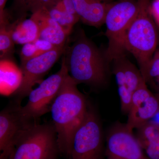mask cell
<instances>
[{"instance_id":"1","label":"cell","mask_w":159,"mask_h":159,"mask_svg":"<svg viewBox=\"0 0 159 159\" xmlns=\"http://www.w3.org/2000/svg\"><path fill=\"white\" fill-rule=\"evenodd\" d=\"M77 85L69 74L50 111L57 134L60 153L68 158L74 134L83 121L89 107L85 97L78 89Z\"/></svg>"},{"instance_id":"2","label":"cell","mask_w":159,"mask_h":159,"mask_svg":"<svg viewBox=\"0 0 159 159\" xmlns=\"http://www.w3.org/2000/svg\"><path fill=\"white\" fill-rule=\"evenodd\" d=\"M63 54L70 75L77 84L101 87L107 84L111 63L104 52L89 39L83 31L78 34L72 45L66 46Z\"/></svg>"},{"instance_id":"3","label":"cell","mask_w":159,"mask_h":159,"mask_svg":"<svg viewBox=\"0 0 159 159\" xmlns=\"http://www.w3.org/2000/svg\"><path fill=\"white\" fill-rule=\"evenodd\" d=\"M139 10L125 35V49L135 58L142 75L156 51L158 33L150 11L151 0H137Z\"/></svg>"},{"instance_id":"4","label":"cell","mask_w":159,"mask_h":159,"mask_svg":"<svg viewBox=\"0 0 159 159\" xmlns=\"http://www.w3.org/2000/svg\"><path fill=\"white\" fill-rule=\"evenodd\" d=\"M59 153L53 122H31L18 134L9 159H56Z\"/></svg>"},{"instance_id":"5","label":"cell","mask_w":159,"mask_h":159,"mask_svg":"<svg viewBox=\"0 0 159 159\" xmlns=\"http://www.w3.org/2000/svg\"><path fill=\"white\" fill-rule=\"evenodd\" d=\"M139 10L137 0H117L110 6L104 24L108 46L104 52L110 63L125 54V39L127 31Z\"/></svg>"},{"instance_id":"6","label":"cell","mask_w":159,"mask_h":159,"mask_svg":"<svg viewBox=\"0 0 159 159\" xmlns=\"http://www.w3.org/2000/svg\"><path fill=\"white\" fill-rule=\"evenodd\" d=\"M69 75L68 69L63 57L59 70L43 80L37 88L32 89L28 96V102L22 106V116L26 121L36 122L44 115L50 112L52 104Z\"/></svg>"},{"instance_id":"7","label":"cell","mask_w":159,"mask_h":159,"mask_svg":"<svg viewBox=\"0 0 159 159\" xmlns=\"http://www.w3.org/2000/svg\"><path fill=\"white\" fill-rule=\"evenodd\" d=\"M103 153V133L97 115L89 106L85 116L76 131L69 159H100Z\"/></svg>"},{"instance_id":"8","label":"cell","mask_w":159,"mask_h":159,"mask_svg":"<svg viewBox=\"0 0 159 159\" xmlns=\"http://www.w3.org/2000/svg\"><path fill=\"white\" fill-rule=\"evenodd\" d=\"M133 131L119 122L110 128L104 152L106 159H149Z\"/></svg>"},{"instance_id":"9","label":"cell","mask_w":159,"mask_h":159,"mask_svg":"<svg viewBox=\"0 0 159 159\" xmlns=\"http://www.w3.org/2000/svg\"><path fill=\"white\" fill-rule=\"evenodd\" d=\"M111 72L115 75L123 113H128L133 94L145 83L142 73L126 57L125 54L115 58L111 63Z\"/></svg>"},{"instance_id":"10","label":"cell","mask_w":159,"mask_h":159,"mask_svg":"<svg viewBox=\"0 0 159 159\" xmlns=\"http://www.w3.org/2000/svg\"><path fill=\"white\" fill-rule=\"evenodd\" d=\"M66 46L51 51L21 63L23 74L21 84L14 93L16 99L21 101L29 96L36 84L40 83L50 69L64 53Z\"/></svg>"},{"instance_id":"11","label":"cell","mask_w":159,"mask_h":159,"mask_svg":"<svg viewBox=\"0 0 159 159\" xmlns=\"http://www.w3.org/2000/svg\"><path fill=\"white\" fill-rule=\"evenodd\" d=\"M21 101L16 99L0 113V159H9L18 134L28 123L22 116Z\"/></svg>"},{"instance_id":"12","label":"cell","mask_w":159,"mask_h":159,"mask_svg":"<svg viewBox=\"0 0 159 159\" xmlns=\"http://www.w3.org/2000/svg\"><path fill=\"white\" fill-rule=\"evenodd\" d=\"M159 112V99L148 88L146 83L132 97L126 125L133 130L150 121Z\"/></svg>"},{"instance_id":"13","label":"cell","mask_w":159,"mask_h":159,"mask_svg":"<svg viewBox=\"0 0 159 159\" xmlns=\"http://www.w3.org/2000/svg\"><path fill=\"white\" fill-rule=\"evenodd\" d=\"M39 29V38L47 41L57 48L66 46L68 38L64 29L49 15L45 8L31 14Z\"/></svg>"},{"instance_id":"14","label":"cell","mask_w":159,"mask_h":159,"mask_svg":"<svg viewBox=\"0 0 159 159\" xmlns=\"http://www.w3.org/2000/svg\"><path fill=\"white\" fill-rule=\"evenodd\" d=\"M80 19L84 24L99 28L104 25L111 4L104 0H73Z\"/></svg>"},{"instance_id":"15","label":"cell","mask_w":159,"mask_h":159,"mask_svg":"<svg viewBox=\"0 0 159 159\" xmlns=\"http://www.w3.org/2000/svg\"><path fill=\"white\" fill-rule=\"evenodd\" d=\"M139 144L149 159H159V123L148 121L137 129Z\"/></svg>"},{"instance_id":"16","label":"cell","mask_w":159,"mask_h":159,"mask_svg":"<svg viewBox=\"0 0 159 159\" xmlns=\"http://www.w3.org/2000/svg\"><path fill=\"white\" fill-rule=\"evenodd\" d=\"M0 74L1 93L3 94L14 93L22 81L23 74L20 68L8 58L1 59Z\"/></svg>"},{"instance_id":"17","label":"cell","mask_w":159,"mask_h":159,"mask_svg":"<svg viewBox=\"0 0 159 159\" xmlns=\"http://www.w3.org/2000/svg\"><path fill=\"white\" fill-rule=\"evenodd\" d=\"M15 43L24 45L39 38V29L37 23L31 17L18 19L9 24Z\"/></svg>"},{"instance_id":"18","label":"cell","mask_w":159,"mask_h":159,"mask_svg":"<svg viewBox=\"0 0 159 159\" xmlns=\"http://www.w3.org/2000/svg\"><path fill=\"white\" fill-rule=\"evenodd\" d=\"M45 9L50 16L69 35L74 25L80 19L77 16L68 12L61 0H55Z\"/></svg>"},{"instance_id":"19","label":"cell","mask_w":159,"mask_h":159,"mask_svg":"<svg viewBox=\"0 0 159 159\" xmlns=\"http://www.w3.org/2000/svg\"><path fill=\"white\" fill-rule=\"evenodd\" d=\"M54 0H13L12 11L17 16V19L26 17L28 12L31 14L40 9L47 8Z\"/></svg>"},{"instance_id":"20","label":"cell","mask_w":159,"mask_h":159,"mask_svg":"<svg viewBox=\"0 0 159 159\" xmlns=\"http://www.w3.org/2000/svg\"><path fill=\"white\" fill-rule=\"evenodd\" d=\"M55 48L56 47L51 43L39 38L32 42L25 44L20 53L21 63L37 57Z\"/></svg>"},{"instance_id":"21","label":"cell","mask_w":159,"mask_h":159,"mask_svg":"<svg viewBox=\"0 0 159 159\" xmlns=\"http://www.w3.org/2000/svg\"><path fill=\"white\" fill-rule=\"evenodd\" d=\"M142 76L146 84H149L159 99V50L156 51Z\"/></svg>"},{"instance_id":"22","label":"cell","mask_w":159,"mask_h":159,"mask_svg":"<svg viewBox=\"0 0 159 159\" xmlns=\"http://www.w3.org/2000/svg\"><path fill=\"white\" fill-rule=\"evenodd\" d=\"M9 23L0 24V52L1 59H7L13 53L15 43Z\"/></svg>"},{"instance_id":"23","label":"cell","mask_w":159,"mask_h":159,"mask_svg":"<svg viewBox=\"0 0 159 159\" xmlns=\"http://www.w3.org/2000/svg\"><path fill=\"white\" fill-rule=\"evenodd\" d=\"M150 9L154 20L159 27V0H153L151 3Z\"/></svg>"},{"instance_id":"24","label":"cell","mask_w":159,"mask_h":159,"mask_svg":"<svg viewBox=\"0 0 159 159\" xmlns=\"http://www.w3.org/2000/svg\"><path fill=\"white\" fill-rule=\"evenodd\" d=\"M8 0H0V16H2L5 13L6 10L5 6Z\"/></svg>"},{"instance_id":"25","label":"cell","mask_w":159,"mask_h":159,"mask_svg":"<svg viewBox=\"0 0 159 159\" xmlns=\"http://www.w3.org/2000/svg\"><path fill=\"white\" fill-rule=\"evenodd\" d=\"M104 1H106V2H107L111 3L115 2V1H116L117 0H104Z\"/></svg>"}]
</instances>
